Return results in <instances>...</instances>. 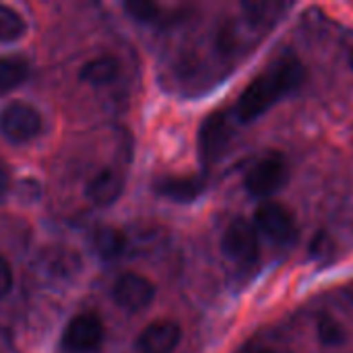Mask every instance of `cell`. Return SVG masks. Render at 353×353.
Instances as JSON below:
<instances>
[{"label":"cell","mask_w":353,"mask_h":353,"mask_svg":"<svg viewBox=\"0 0 353 353\" xmlns=\"http://www.w3.org/2000/svg\"><path fill=\"white\" fill-rule=\"evenodd\" d=\"M304 81V64L294 54H283L271 62L261 74H256L248 87L240 93L234 118L236 122L248 124L269 112L281 97L296 91Z\"/></svg>","instance_id":"6da1fadb"},{"label":"cell","mask_w":353,"mask_h":353,"mask_svg":"<svg viewBox=\"0 0 353 353\" xmlns=\"http://www.w3.org/2000/svg\"><path fill=\"white\" fill-rule=\"evenodd\" d=\"M290 168L288 159L281 153H267L261 157L244 176V186L246 190L256 196V199H267L273 196L277 190H281L288 182Z\"/></svg>","instance_id":"7a4b0ae2"},{"label":"cell","mask_w":353,"mask_h":353,"mask_svg":"<svg viewBox=\"0 0 353 353\" xmlns=\"http://www.w3.org/2000/svg\"><path fill=\"white\" fill-rule=\"evenodd\" d=\"M221 250L232 263L240 267H252L254 263H259L261 254L256 228L244 217L234 219L221 238Z\"/></svg>","instance_id":"3957f363"},{"label":"cell","mask_w":353,"mask_h":353,"mask_svg":"<svg viewBox=\"0 0 353 353\" xmlns=\"http://www.w3.org/2000/svg\"><path fill=\"white\" fill-rule=\"evenodd\" d=\"M41 132V116L39 112L25 103L12 101L0 112V134L14 145L29 143Z\"/></svg>","instance_id":"277c9868"},{"label":"cell","mask_w":353,"mask_h":353,"mask_svg":"<svg viewBox=\"0 0 353 353\" xmlns=\"http://www.w3.org/2000/svg\"><path fill=\"white\" fill-rule=\"evenodd\" d=\"M254 228L279 244H294L298 240V223L288 207L275 201H265L254 211Z\"/></svg>","instance_id":"5b68a950"},{"label":"cell","mask_w":353,"mask_h":353,"mask_svg":"<svg viewBox=\"0 0 353 353\" xmlns=\"http://www.w3.org/2000/svg\"><path fill=\"white\" fill-rule=\"evenodd\" d=\"M234 120L236 118L230 112H213L203 122L199 132V147L205 163H213L225 153L234 137Z\"/></svg>","instance_id":"8992f818"},{"label":"cell","mask_w":353,"mask_h":353,"mask_svg":"<svg viewBox=\"0 0 353 353\" xmlns=\"http://www.w3.org/2000/svg\"><path fill=\"white\" fill-rule=\"evenodd\" d=\"M103 341V325L99 316L85 312L77 314L64 329L62 347L68 353H93Z\"/></svg>","instance_id":"52a82bcc"},{"label":"cell","mask_w":353,"mask_h":353,"mask_svg":"<svg viewBox=\"0 0 353 353\" xmlns=\"http://www.w3.org/2000/svg\"><path fill=\"white\" fill-rule=\"evenodd\" d=\"M112 296H114V302L122 310L141 312L153 302L155 288L147 277H143L139 273H124L118 277V281L112 290Z\"/></svg>","instance_id":"ba28073f"},{"label":"cell","mask_w":353,"mask_h":353,"mask_svg":"<svg viewBox=\"0 0 353 353\" xmlns=\"http://www.w3.org/2000/svg\"><path fill=\"white\" fill-rule=\"evenodd\" d=\"M182 339V329L174 321L151 323L137 341V353H174Z\"/></svg>","instance_id":"9c48e42d"},{"label":"cell","mask_w":353,"mask_h":353,"mask_svg":"<svg viewBox=\"0 0 353 353\" xmlns=\"http://www.w3.org/2000/svg\"><path fill=\"white\" fill-rule=\"evenodd\" d=\"M207 188L205 176H163L155 182V192L174 203H192Z\"/></svg>","instance_id":"30bf717a"},{"label":"cell","mask_w":353,"mask_h":353,"mask_svg":"<svg viewBox=\"0 0 353 353\" xmlns=\"http://www.w3.org/2000/svg\"><path fill=\"white\" fill-rule=\"evenodd\" d=\"M124 190V180L118 172L105 168V170H99L85 186V194L87 199L97 205V207H108V205H114L120 194Z\"/></svg>","instance_id":"8fae6325"},{"label":"cell","mask_w":353,"mask_h":353,"mask_svg":"<svg viewBox=\"0 0 353 353\" xmlns=\"http://www.w3.org/2000/svg\"><path fill=\"white\" fill-rule=\"evenodd\" d=\"M120 72V62L110 56V54H103V56H97L93 60H89L83 70H81V81L91 85V87H103V85H110Z\"/></svg>","instance_id":"7c38bea8"},{"label":"cell","mask_w":353,"mask_h":353,"mask_svg":"<svg viewBox=\"0 0 353 353\" xmlns=\"http://www.w3.org/2000/svg\"><path fill=\"white\" fill-rule=\"evenodd\" d=\"M29 77V62L23 56L0 58V95H6L21 87Z\"/></svg>","instance_id":"4fadbf2b"},{"label":"cell","mask_w":353,"mask_h":353,"mask_svg":"<svg viewBox=\"0 0 353 353\" xmlns=\"http://www.w3.org/2000/svg\"><path fill=\"white\" fill-rule=\"evenodd\" d=\"M93 248L97 256H101L103 261H114L122 256V252L126 250V236L118 228L103 225L93 236Z\"/></svg>","instance_id":"5bb4252c"},{"label":"cell","mask_w":353,"mask_h":353,"mask_svg":"<svg viewBox=\"0 0 353 353\" xmlns=\"http://www.w3.org/2000/svg\"><path fill=\"white\" fill-rule=\"evenodd\" d=\"M25 31H27L25 19L17 10L0 4V43L17 41L25 35Z\"/></svg>","instance_id":"9a60e30c"},{"label":"cell","mask_w":353,"mask_h":353,"mask_svg":"<svg viewBox=\"0 0 353 353\" xmlns=\"http://www.w3.org/2000/svg\"><path fill=\"white\" fill-rule=\"evenodd\" d=\"M319 339L327 347H337L345 341V331L333 316H323L319 321Z\"/></svg>","instance_id":"2e32d148"},{"label":"cell","mask_w":353,"mask_h":353,"mask_svg":"<svg viewBox=\"0 0 353 353\" xmlns=\"http://www.w3.org/2000/svg\"><path fill=\"white\" fill-rule=\"evenodd\" d=\"M124 8L126 12L134 19V21H141V23H153L159 14V8L157 4L153 2H145V0H130V2H124Z\"/></svg>","instance_id":"e0dca14e"},{"label":"cell","mask_w":353,"mask_h":353,"mask_svg":"<svg viewBox=\"0 0 353 353\" xmlns=\"http://www.w3.org/2000/svg\"><path fill=\"white\" fill-rule=\"evenodd\" d=\"M12 281H14L12 269L8 265V261L0 254V298L8 296V292L12 290Z\"/></svg>","instance_id":"ac0fdd59"},{"label":"cell","mask_w":353,"mask_h":353,"mask_svg":"<svg viewBox=\"0 0 353 353\" xmlns=\"http://www.w3.org/2000/svg\"><path fill=\"white\" fill-rule=\"evenodd\" d=\"M10 190V172L4 161H0V201L8 194Z\"/></svg>","instance_id":"d6986e66"},{"label":"cell","mask_w":353,"mask_h":353,"mask_svg":"<svg viewBox=\"0 0 353 353\" xmlns=\"http://www.w3.org/2000/svg\"><path fill=\"white\" fill-rule=\"evenodd\" d=\"M259 352V345H246V347H242L238 353H256Z\"/></svg>","instance_id":"ffe728a7"},{"label":"cell","mask_w":353,"mask_h":353,"mask_svg":"<svg viewBox=\"0 0 353 353\" xmlns=\"http://www.w3.org/2000/svg\"><path fill=\"white\" fill-rule=\"evenodd\" d=\"M256 353H277V352H271V350H265V347H261V345H259V352Z\"/></svg>","instance_id":"44dd1931"},{"label":"cell","mask_w":353,"mask_h":353,"mask_svg":"<svg viewBox=\"0 0 353 353\" xmlns=\"http://www.w3.org/2000/svg\"><path fill=\"white\" fill-rule=\"evenodd\" d=\"M352 68H353V54H352Z\"/></svg>","instance_id":"7402d4cb"}]
</instances>
